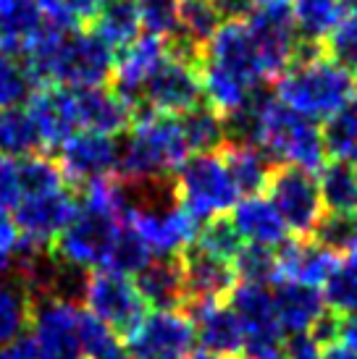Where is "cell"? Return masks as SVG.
Segmentation results:
<instances>
[{"label":"cell","mask_w":357,"mask_h":359,"mask_svg":"<svg viewBox=\"0 0 357 359\" xmlns=\"http://www.w3.org/2000/svg\"><path fill=\"white\" fill-rule=\"evenodd\" d=\"M192 152L176 116L139 110L119 142L116 179L129 187L160 184L176 173Z\"/></svg>","instance_id":"obj_1"},{"label":"cell","mask_w":357,"mask_h":359,"mask_svg":"<svg viewBox=\"0 0 357 359\" xmlns=\"http://www.w3.org/2000/svg\"><path fill=\"white\" fill-rule=\"evenodd\" d=\"M355 97V76L318 48H302L276 79V100L310 121H328Z\"/></svg>","instance_id":"obj_2"},{"label":"cell","mask_w":357,"mask_h":359,"mask_svg":"<svg viewBox=\"0 0 357 359\" xmlns=\"http://www.w3.org/2000/svg\"><path fill=\"white\" fill-rule=\"evenodd\" d=\"M129 187V184H126ZM131 189L129 226L145 241L152 257H181L197 239V220L176 202L174 187L142 184Z\"/></svg>","instance_id":"obj_3"},{"label":"cell","mask_w":357,"mask_h":359,"mask_svg":"<svg viewBox=\"0 0 357 359\" xmlns=\"http://www.w3.org/2000/svg\"><path fill=\"white\" fill-rule=\"evenodd\" d=\"M255 144L266 152L271 163L302 168L316 173L326 165V147H323V131L316 121L299 116L297 110L287 108L276 100V95L268 92L260 105L258 134Z\"/></svg>","instance_id":"obj_4"},{"label":"cell","mask_w":357,"mask_h":359,"mask_svg":"<svg viewBox=\"0 0 357 359\" xmlns=\"http://www.w3.org/2000/svg\"><path fill=\"white\" fill-rule=\"evenodd\" d=\"M174 176L176 202L195 220L208 223L213 218H226V212H231L242 200L221 152L189 155Z\"/></svg>","instance_id":"obj_5"},{"label":"cell","mask_w":357,"mask_h":359,"mask_svg":"<svg viewBox=\"0 0 357 359\" xmlns=\"http://www.w3.org/2000/svg\"><path fill=\"white\" fill-rule=\"evenodd\" d=\"M124 223L126 218H116V215L79 205L74 220L56 239L50 255L53 259H58L60 265L79 270V273L105 270Z\"/></svg>","instance_id":"obj_6"},{"label":"cell","mask_w":357,"mask_h":359,"mask_svg":"<svg viewBox=\"0 0 357 359\" xmlns=\"http://www.w3.org/2000/svg\"><path fill=\"white\" fill-rule=\"evenodd\" d=\"M82 302L89 315L105 323L121 341L129 339L148 315V304L139 297L134 280L113 270L87 273L82 286Z\"/></svg>","instance_id":"obj_7"},{"label":"cell","mask_w":357,"mask_h":359,"mask_svg":"<svg viewBox=\"0 0 357 359\" xmlns=\"http://www.w3.org/2000/svg\"><path fill=\"white\" fill-rule=\"evenodd\" d=\"M79 210V200L69 187L45 191H27L13 208V220L21 233V241L32 250L50 252L60 233L66 231Z\"/></svg>","instance_id":"obj_8"},{"label":"cell","mask_w":357,"mask_h":359,"mask_svg":"<svg viewBox=\"0 0 357 359\" xmlns=\"http://www.w3.org/2000/svg\"><path fill=\"white\" fill-rule=\"evenodd\" d=\"M266 189L268 200L287 223L289 233H294L297 239H310L316 233L318 223L326 215L316 173L281 165L273 170Z\"/></svg>","instance_id":"obj_9"},{"label":"cell","mask_w":357,"mask_h":359,"mask_svg":"<svg viewBox=\"0 0 357 359\" xmlns=\"http://www.w3.org/2000/svg\"><path fill=\"white\" fill-rule=\"evenodd\" d=\"M200 100H202V84H200L197 63L178 58L169 50V55L152 71V76L139 95L137 113L150 110V113H163V116H176L178 118V116L202 105Z\"/></svg>","instance_id":"obj_10"},{"label":"cell","mask_w":357,"mask_h":359,"mask_svg":"<svg viewBox=\"0 0 357 359\" xmlns=\"http://www.w3.org/2000/svg\"><path fill=\"white\" fill-rule=\"evenodd\" d=\"M195 341V325L184 309H152L124 346L129 359H184Z\"/></svg>","instance_id":"obj_11"},{"label":"cell","mask_w":357,"mask_h":359,"mask_svg":"<svg viewBox=\"0 0 357 359\" xmlns=\"http://www.w3.org/2000/svg\"><path fill=\"white\" fill-rule=\"evenodd\" d=\"M82 307L66 297H34L32 309V341L40 359H82L79 351Z\"/></svg>","instance_id":"obj_12"},{"label":"cell","mask_w":357,"mask_h":359,"mask_svg":"<svg viewBox=\"0 0 357 359\" xmlns=\"http://www.w3.org/2000/svg\"><path fill=\"white\" fill-rule=\"evenodd\" d=\"M56 165L71 187H89L92 181L116 176L119 142L95 131H77L56 150Z\"/></svg>","instance_id":"obj_13"},{"label":"cell","mask_w":357,"mask_h":359,"mask_svg":"<svg viewBox=\"0 0 357 359\" xmlns=\"http://www.w3.org/2000/svg\"><path fill=\"white\" fill-rule=\"evenodd\" d=\"M200 60L228 71L231 76L242 79L249 87H263L268 81L258 42H255V34L247 21H223L219 32L205 45Z\"/></svg>","instance_id":"obj_14"},{"label":"cell","mask_w":357,"mask_h":359,"mask_svg":"<svg viewBox=\"0 0 357 359\" xmlns=\"http://www.w3.org/2000/svg\"><path fill=\"white\" fill-rule=\"evenodd\" d=\"M169 55V42L152 37V34H139L129 48L116 55V66H113V92L121 100H126L137 113L139 95L145 90L152 71L158 69L163 58Z\"/></svg>","instance_id":"obj_15"},{"label":"cell","mask_w":357,"mask_h":359,"mask_svg":"<svg viewBox=\"0 0 357 359\" xmlns=\"http://www.w3.org/2000/svg\"><path fill=\"white\" fill-rule=\"evenodd\" d=\"M189 318H192L195 336L200 339L202 349L223 359L237 357L239 351H245V330L228 299L192 302Z\"/></svg>","instance_id":"obj_16"},{"label":"cell","mask_w":357,"mask_h":359,"mask_svg":"<svg viewBox=\"0 0 357 359\" xmlns=\"http://www.w3.org/2000/svg\"><path fill=\"white\" fill-rule=\"evenodd\" d=\"M71 102H74V118L79 131L116 137L129 129L134 121V108L108 87L71 90Z\"/></svg>","instance_id":"obj_17"},{"label":"cell","mask_w":357,"mask_h":359,"mask_svg":"<svg viewBox=\"0 0 357 359\" xmlns=\"http://www.w3.org/2000/svg\"><path fill=\"white\" fill-rule=\"evenodd\" d=\"M27 110L40 131L42 150H58L71 134L79 131L69 87H37L27 102Z\"/></svg>","instance_id":"obj_18"},{"label":"cell","mask_w":357,"mask_h":359,"mask_svg":"<svg viewBox=\"0 0 357 359\" xmlns=\"http://www.w3.org/2000/svg\"><path fill=\"white\" fill-rule=\"evenodd\" d=\"M181 268H184L189 304L192 302L228 299L239 283V276L231 262L213 257V255L197 250V247H189L181 255Z\"/></svg>","instance_id":"obj_19"},{"label":"cell","mask_w":357,"mask_h":359,"mask_svg":"<svg viewBox=\"0 0 357 359\" xmlns=\"http://www.w3.org/2000/svg\"><path fill=\"white\" fill-rule=\"evenodd\" d=\"M278 262V280H292V283H302V286H320L326 278L339 268L337 252L326 250L323 244L316 239H297L287 241L281 252L276 255Z\"/></svg>","instance_id":"obj_20"},{"label":"cell","mask_w":357,"mask_h":359,"mask_svg":"<svg viewBox=\"0 0 357 359\" xmlns=\"http://www.w3.org/2000/svg\"><path fill=\"white\" fill-rule=\"evenodd\" d=\"M271 294H273L278 325L289 336L313 333V328L328 315L323 294L316 286H302V283H292V280H276V289L271 291Z\"/></svg>","instance_id":"obj_21"},{"label":"cell","mask_w":357,"mask_h":359,"mask_svg":"<svg viewBox=\"0 0 357 359\" xmlns=\"http://www.w3.org/2000/svg\"><path fill=\"white\" fill-rule=\"evenodd\" d=\"M134 286L152 309H184L189 304L181 257H152L137 273Z\"/></svg>","instance_id":"obj_22"},{"label":"cell","mask_w":357,"mask_h":359,"mask_svg":"<svg viewBox=\"0 0 357 359\" xmlns=\"http://www.w3.org/2000/svg\"><path fill=\"white\" fill-rule=\"evenodd\" d=\"M231 223L237 229L239 239L255 244V247L276 250V247H284L289 239L287 223L281 220L278 210L263 194L242 197L237 208L231 210Z\"/></svg>","instance_id":"obj_23"},{"label":"cell","mask_w":357,"mask_h":359,"mask_svg":"<svg viewBox=\"0 0 357 359\" xmlns=\"http://www.w3.org/2000/svg\"><path fill=\"white\" fill-rule=\"evenodd\" d=\"M34 291L16 268H0V349L27 333Z\"/></svg>","instance_id":"obj_24"},{"label":"cell","mask_w":357,"mask_h":359,"mask_svg":"<svg viewBox=\"0 0 357 359\" xmlns=\"http://www.w3.org/2000/svg\"><path fill=\"white\" fill-rule=\"evenodd\" d=\"M37 0H0V50L24 55L45 29Z\"/></svg>","instance_id":"obj_25"},{"label":"cell","mask_w":357,"mask_h":359,"mask_svg":"<svg viewBox=\"0 0 357 359\" xmlns=\"http://www.w3.org/2000/svg\"><path fill=\"white\" fill-rule=\"evenodd\" d=\"M219 152L242 197L260 194L268 187L273 170H276L266 152L260 150L258 144H249V142H226Z\"/></svg>","instance_id":"obj_26"},{"label":"cell","mask_w":357,"mask_h":359,"mask_svg":"<svg viewBox=\"0 0 357 359\" xmlns=\"http://www.w3.org/2000/svg\"><path fill=\"white\" fill-rule=\"evenodd\" d=\"M344 16L347 11L342 0H292V21L302 48L326 45Z\"/></svg>","instance_id":"obj_27"},{"label":"cell","mask_w":357,"mask_h":359,"mask_svg":"<svg viewBox=\"0 0 357 359\" xmlns=\"http://www.w3.org/2000/svg\"><path fill=\"white\" fill-rule=\"evenodd\" d=\"M92 32L113 53H121L142 34L137 0H108L92 19Z\"/></svg>","instance_id":"obj_28"},{"label":"cell","mask_w":357,"mask_h":359,"mask_svg":"<svg viewBox=\"0 0 357 359\" xmlns=\"http://www.w3.org/2000/svg\"><path fill=\"white\" fill-rule=\"evenodd\" d=\"M40 131L27 108L0 110V155L11 160H24L40 155Z\"/></svg>","instance_id":"obj_29"},{"label":"cell","mask_w":357,"mask_h":359,"mask_svg":"<svg viewBox=\"0 0 357 359\" xmlns=\"http://www.w3.org/2000/svg\"><path fill=\"white\" fill-rule=\"evenodd\" d=\"M318 189L326 212H357V173L355 165L331 160L318 170Z\"/></svg>","instance_id":"obj_30"},{"label":"cell","mask_w":357,"mask_h":359,"mask_svg":"<svg viewBox=\"0 0 357 359\" xmlns=\"http://www.w3.org/2000/svg\"><path fill=\"white\" fill-rule=\"evenodd\" d=\"M178 126L187 140V147L192 155L197 152H219L226 144V126L223 116L216 113L208 105H197L184 116H178Z\"/></svg>","instance_id":"obj_31"},{"label":"cell","mask_w":357,"mask_h":359,"mask_svg":"<svg viewBox=\"0 0 357 359\" xmlns=\"http://www.w3.org/2000/svg\"><path fill=\"white\" fill-rule=\"evenodd\" d=\"M320 131H323L326 158L357 165V97H352L344 108L337 110Z\"/></svg>","instance_id":"obj_32"},{"label":"cell","mask_w":357,"mask_h":359,"mask_svg":"<svg viewBox=\"0 0 357 359\" xmlns=\"http://www.w3.org/2000/svg\"><path fill=\"white\" fill-rule=\"evenodd\" d=\"M82 359H126V346L113 330L82 307L79 315Z\"/></svg>","instance_id":"obj_33"},{"label":"cell","mask_w":357,"mask_h":359,"mask_svg":"<svg viewBox=\"0 0 357 359\" xmlns=\"http://www.w3.org/2000/svg\"><path fill=\"white\" fill-rule=\"evenodd\" d=\"M323 302L331 315L347 318L357 312V262L342 259L339 268L323 283Z\"/></svg>","instance_id":"obj_34"},{"label":"cell","mask_w":357,"mask_h":359,"mask_svg":"<svg viewBox=\"0 0 357 359\" xmlns=\"http://www.w3.org/2000/svg\"><path fill=\"white\" fill-rule=\"evenodd\" d=\"M192 247H197V250L234 265V259H237L239 250L245 247V241L239 239L231 218H213L197 231V239H195Z\"/></svg>","instance_id":"obj_35"},{"label":"cell","mask_w":357,"mask_h":359,"mask_svg":"<svg viewBox=\"0 0 357 359\" xmlns=\"http://www.w3.org/2000/svg\"><path fill=\"white\" fill-rule=\"evenodd\" d=\"M34 90L37 84L24 63L8 55H0V110L27 105Z\"/></svg>","instance_id":"obj_36"},{"label":"cell","mask_w":357,"mask_h":359,"mask_svg":"<svg viewBox=\"0 0 357 359\" xmlns=\"http://www.w3.org/2000/svg\"><path fill=\"white\" fill-rule=\"evenodd\" d=\"M316 241L344 257L357 247V212H326L316 229Z\"/></svg>","instance_id":"obj_37"},{"label":"cell","mask_w":357,"mask_h":359,"mask_svg":"<svg viewBox=\"0 0 357 359\" xmlns=\"http://www.w3.org/2000/svg\"><path fill=\"white\" fill-rule=\"evenodd\" d=\"M234 270L245 283H260L268 286L278 280V262L276 252L268 247H255V244H245L234 259Z\"/></svg>","instance_id":"obj_38"},{"label":"cell","mask_w":357,"mask_h":359,"mask_svg":"<svg viewBox=\"0 0 357 359\" xmlns=\"http://www.w3.org/2000/svg\"><path fill=\"white\" fill-rule=\"evenodd\" d=\"M145 34L169 42L178 32V0H137Z\"/></svg>","instance_id":"obj_39"},{"label":"cell","mask_w":357,"mask_h":359,"mask_svg":"<svg viewBox=\"0 0 357 359\" xmlns=\"http://www.w3.org/2000/svg\"><path fill=\"white\" fill-rule=\"evenodd\" d=\"M326 55L337 60L342 69L357 74V13H347L326 40Z\"/></svg>","instance_id":"obj_40"},{"label":"cell","mask_w":357,"mask_h":359,"mask_svg":"<svg viewBox=\"0 0 357 359\" xmlns=\"http://www.w3.org/2000/svg\"><path fill=\"white\" fill-rule=\"evenodd\" d=\"M21 200V165L19 160L0 155V208L13 210Z\"/></svg>","instance_id":"obj_41"},{"label":"cell","mask_w":357,"mask_h":359,"mask_svg":"<svg viewBox=\"0 0 357 359\" xmlns=\"http://www.w3.org/2000/svg\"><path fill=\"white\" fill-rule=\"evenodd\" d=\"M21 250V233L16 229L13 212L0 208V268H11L13 259L19 257Z\"/></svg>","instance_id":"obj_42"},{"label":"cell","mask_w":357,"mask_h":359,"mask_svg":"<svg viewBox=\"0 0 357 359\" xmlns=\"http://www.w3.org/2000/svg\"><path fill=\"white\" fill-rule=\"evenodd\" d=\"M323 344L313 333H299L284 339V359H320Z\"/></svg>","instance_id":"obj_43"},{"label":"cell","mask_w":357,"mask_h":359,"mask_svg":"<svg viewBox=\"0 0 357 359\" xmlns=\"http://www.w3.org/2000/svg\"><path fill=\"white\" fill-rule=\"evenodd\" d=\"M221 21H247L255 13V0H210Z\"/></svg>","instance_id":"obj_44"},{"label":"cell","mask_w":357,"mask_h":359,"mask_svg":"<svg viewBox=\"0 0 357 359\" xmlns=\"http://www.w3.org/2000/svg\"><path fill=\"white\" fill-rule=\"evenodd\" d=\"M0 359H40V351L30 333H24L16 341H11L6 349H0Z\"/></svg>","instance_id":"obj_45"},{"label":"cell","mask_w":357,"mask_h":359,"mask_svg":"<svg viewBox=\"0 0 357 359\" xmlns=\"http://www.w3.org/2000/svg\"><path fill=\"white\" fill-rule=\"evenodd\" d=\"M337 339L342 341V346H347L357 357V312L355 315H347V318H339Z\"/></svg>","instance_id":"obj_46"},{"label":"cell","mask_w":357,"mask_h":359,"mask_svg":"<svg viewBox=\"0 0 357 359\" xmlns=\"http://www.w3.org/2000/svg\"><path fill=\"white\" fill-rule=\"evenodd\" d=\"M320 359H357V357L347 349V346H342V344L334 341V344H326V346H323Z\"/></svg>","instance_id":"obj_47"},{"label":"cell","mask_w":357,"mask_h":359,"mask_svg":"<svg viewBox=\"0 0 357 359\" xmlns=\"http://www.w3.org/2000/svg\"><path fill=\"white\" fill-rule=\"evenodd\" d=\"M255 8H292V0H255Z\"/></svg>","instance_id":"obj_48"},{"label":"cell","mask_w":357,"mask_h":359,"mask_svg":"<svg viewBox=\"0 0 357 359\" xmlns=\"http://www.w3.org/2000/svg\"><path fill=\"white\" fill-rule=\"evenodd\" d=\"M184 359H223V357H219V354H213L208 349H197V351H189Z\"/></svg>","instance_id":"obj_49"},{"label":"cell","mask_w":357,"mask_h":359,"mask_svg":"<svg viewBox=\"0 0 357 359\" xmlns=\"http://www.w3.org/2000/svg\"><path fill=\"white\" fill-rule=\"evenodd\" d=\"M355 90H357V81H355Z\"/></svg>","instance_id":"obj_50"},{"label":"cell","mask_w":357,"mask_h":359,"mask_svg":"<svg viewBox=\"0 0 357 359\" xmlns=\"http://www.w3.org/2000/svg\"><path fill=\"white\" fill-rule=\"evenodd\" d=\"M355 173H357V165H355Z\"/></svg>","instance_id":"obj_51"},{"label":"cell","mask_w":357,"mask_h":359,"mask_svg":"<svg viewBox=\"0 0 357 359\" xmlns=\"http://www.w3.org/2000/svg\"><path fill=\"white\" fill-rule=\"evenodd\" d=\"M242 359H245V357H242Z\"/></svg>","instance_id":"obj_52"},{"label":"cell","mask_w":357,"mask_h":359,"mask_svg":"<svg viewBox=\"0 0 357 359\" xmlns=\"http://www.w3.org/2000/svg\"><path fill=\"white\" fill-rule=\"evenodd\" d=\"M126 359H129V357H126Z\"/></svg>","instance_id":"obj_53"}]
</instances>
